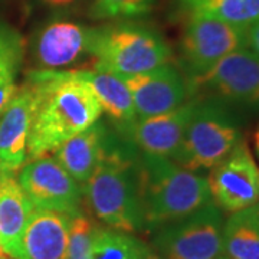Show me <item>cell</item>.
I'll return each mask as SVG.
<instances>
[{
	"instance_id": "cell-29",
	"label": "cell",
	"mask_w": 259,
	"mask_h": 259,
	"mask_svg": "<svg viewBox=\"0 0 259 259\" xmlns=\"http://www.w3.org/2000/svg\"><path fill=\"white\" fill-rule=\"evenodd\" d=\"M218 259H232V258H231V256H228L226 253H222V255H221V256H219Z\"/></svg>"
},
{
	"instance_id": "cell-17",
	"label": "cell",
	"mask_w": 259,
	"mask_h": 259,
	"mask_svg": "<svg viewBox=\"0 0 259 259\" xmlns=\"http://www.w3.org/2000/svg\"><path fill=\"white\" fill-rule=\"evenodd\" d=\"M78 75L87 81L101 104L102 112L108 115L112 128L127 137L137 121L133 98L122 78L100 69H76Z\"/></svg>"
},
{
	"instance_id": "cell-9",
	"label": "cell",
	"mask_w": 259,
	"mask_h": 259,
	"mask_svg": "<svg viewBox=\"0 0 259 259\" xmlns=\"http://www.w3.org/2000/svg\"><path fill=\"white\" fill-rule=\"evenodd\" d=\"M18 183L33 209L71 216L81 213L82 186L54 157L44 156L28 161L19 171Z\"/></svg>"
},
{
	"instance_id": "cell-23",
	"label": "cell",
	"mask_w": 259,
	"mask_h": 259,
	"mask_svg": "<svg viewBox=\"0 0 259 259\" xmlns=\"http://www.w3.org/2000/svg\"><path fill=\"white\" fill-rule=\"evenodd\" d=\"M156 0H91L88 15L95 20L134 19L150 13Z\"/></svg>"
},
{
	"instance_id": "cell-14",
	"label": "cell",
	"mask_w": 259,
	"mask_h": 259,
	"mask_svg": "<svg viewBox=\"0 0 259 259\" xmlns=\"http://www.w3.org/2000/svg\"><path fill=\"white\" fill-rule=\"evenodd\" d=\"M196 102L197 98L192 97L171 111L148 118H137L127 139L144 156L173 158L182 143Z\"/></svg>"
},
{
	"instance_id": "cell-16",
	"label": "cell",
	"mask_w": 259,
	"mask_h": 259,
	"mask_svg": "<svg viewBox=\"0 0 259 259\" xmlns=\"http://www.w3.org/2000/svg\"><path fill=\"white\" fill-rule=\"evenodd\" d=\"M111 133L112 128L98 120L61 144L54 151V158L82 186L101 161Z\"/></svg>"
},
{
	"instance_id": "cell-28",
	"label": "cell",
	"mask_w": 259,
	"mask_h": 259,
	"mask_svg": "<svg viewBox=\"0 0 259 259\" xmlns=\"http://www.w3.org/2000/svg\"><path fill=\"white\" fill-rule=\"evenodd\" d=\"M6 256H8V253H6V252L3 250V248L0 246V258H6Z\"/></svg>"
},
{
	"instance_id": "cell-3",
	"label": "cell",
	"mask_w": 259,
	"mask_h": 259,
	"mask_svg": "<svg viewBox=\"0 0 259 259\" xmlns=\"http://www.w3.org/2000/svg\"><path fill=\"white\" fill-rule=\"evenodd\" d=\"M139 160L146 228L176 222L212 203L207 177L180 167L171 158L140 153Z\"/></svg>"
},
{
	"instance_id": "cell-19",
	"label": "cell",
	"mask_w": 259,
	"mask_h": 259,
	"mask_svg": "<svg viewBox=\"0 0 259 259\" xmlns=\"http://www.w3.org/2000/svg\"><path fill=\"white\" fill-rule=\"evenodd\" d=\"M223 253L232 259H259V207L231 213L223 223Z\"/></svg>"
},
{
	"instance_id": "cell-31",
	"label": "cell",
	"mask_w": 259,
	"mask_h": 259,
	"mask_svg": "<svg viewBox=\"0 0 259 259\" xmlns=\"http://www.w3.org/2000/svg\"><path fill=\"white\" fill-rule=\"evenodd\" d=\"M0 259H8V258H0Z\"/></svg>"
},
{
	"instance_id": "cell-26",
	"label": "cell",
	"mask_w": 259,
	"mask_h": 259,
	"mask_svg": "<svg viewBox=\"0 0 259 259\" xmlns=\"http://www.w3.org/2000/svg\"><path fill=\"white\" fill-rule=\"evenodd\" d=\"M246 47L259 56V20L246 29Z\"/></svg>"
},
{
	"instance_id": "cell-7",
	"label": "cell",
	"mask_w": 259,
	"mask_h": 259,
	"mask_svg": "<svg viewBox=\"0 0 259 259\" xmlns=\"http://www.w3.org/2000/svg\"><path fill=\"white\" fill-rule=\"evenodd\" d=\"M246 47V29L199 15H185L179 62L186 79L200 76L223 56Z\"/></svg>"
},
{
	"instance_id": "cell-13",
	"label": "cell",
	"mask_w": 259,
	"mask_h": 259,
	"mask_svg": "<svg viewBox=\"0 0 259 259\" xmlns=\"http://www.w3.org/2000/svg\"><path fill=\"white\" fill-rule=\"evenodd\" d=\"M91 28L72 20L55 19L45 23L32 40L37 69L59 71L88 55Z\"/></svg>"
},
{
	"instance_id": "cell-30",
	"label": "cell",
	"mask_w": 259,
	"mask_h": 259,
	"mask_svg": "<svg viewBox=\"0 0 259 259\" xmlns=\"http://www.w3.org/2000/svg\"><path fill=\"white\" fill-rule=\"evenodd\" d=\"M150 259H161V258H158V256H156V255H153Z\"/></svg>"
},
{
	"instance_id": "cell-18",
	"label": "cell",
	"mask_w": 259,
	"mask_h": 259,
	"mask_svg": "<svg viewBox=\"0 0 259 259\" xmlns=\"http://www.w3.org/2000/svg\"><path fill=\"white\" fill-rule=\"evenodd\" d=\"M32 210L15 175L0 171V246L12 258L22 256V235Z\"/></svg>"
},
{
	"instance_id": "cell-4",
	"label": "cell",
	"mask_w": 259,
	"mask_h": 259,
	"mask_svg": "<svg viewBox=\"0 0 259 259\" xmlns=\"http://www.w3.org/2000/svg\"><path fill=\"white\" fill-rule=\"evenodd\" d=\"M88 55L95 69L131 76L168 64L173 51L156 29L136 22H118L91 28Z\"/></svg>"
},
{
	"instance_id": "cell-2",
	"label": "cell",
	"mask_w": 259,
	"mask_h": 259,
	"mask_svg": "<svg viewBox=\"0 0 259 259\" xmlns=\"http://www.w3.org/2000/svg\"><path fill=\"white\" fill-rule=\"evenodd\" d=\"M140 153L127 137L112 128L101 161L87 183L82 194L94 216L115 231H143Z\"/></svg>"
},
{
	"instance_id": "cell-20",
	"label": "cell",
	"mask_w": 259,
	"mask_h": 259,
	"mask_svg": "<svg viewBox=\"0 0 259 259\" xmlns=\"http://www.w3.org/2000/svg\"><path fill=\"white\" fill-rule=\"evenodd\" d=\"M177 8L183 15L206 16L243 29L259 20V0H177Z\"/></svg>"
},
{
	"instance_id": "cell-21",
	"label": "cell",
	"mask_w": 259,
	"mask_h": 259,
	"mask_svg": "<svg viewBox=\"0 0 259 259\" xmlns=\"http://www.w3.org/2000/svg\"><path fill=\"white\" fill-rule=\"evenodd\" d=\"M23 56V36L15 28L0 22V115L18 90L16 79Z\"/></svg>"
},
{
	"instance_id": "cell-11",
	"label": "cell",
	"mask_w": 259,
	"mask_h": 259,
	"mask_svg": "<svg viewBox=\"0 0 259 259\" xmlns=\"http://www.w3.org/2000/svg\"><path fill=\"white\" fill-rule=\"evenodd\" d=\"M121 78L131 94L137 118L171 111L189 97L185 75L170 62L148 72Z\"/></svg>"
},
{
	"instance_id": "cell-8",
	"label": "cell",
	"mask_w": 259,
	"mask_h": 259,
	"mask_svg": "<svg viewBox=\"0 0 259 259\" xmlns=\"http://www.w3.org/2000/svg\"><path fill=\"white\" fill-rule=\"evenodd\" d=\"M223 218L209 203L193 214L167 223L156 238L164 259H218L223 253Z\"/></svg>"
},
{
	"instance_id": "cell-25",
	"label": "cell",
	"mask_w": 259,
	"mask_h": 259,
	"mask_svg": "<svg viewBox=\"0 0 259 259\" xmlns=\"http://www.w3.org/2000/svg\"><path fill=\"white\" fill-rule=\"evenodd\" d=\"M40 5L51 10H71L75 6L81 5L83 0H37Z\"/></svg>"
},
{
	"instance_id": "cell-27",
	"label": "cell",
	"mask_w": 259,
	"mask_h": 259,
	"mask_svg": "<svg viewBox=\"0 0 259 259\" xmlns=\"http://www.w3.org/2000/svg\"><path fill=\"white\" fill-rule=\"evenodd\" d=\"M255 148H256V154H258L259 157V128L255 133Z\"/></svg>"
},
{
	"instance_id": "cell-10",
	"label": "cell",
	"mask_w": 259,
	"mask_h": 259,
	"mask_svg": "<svg viewBox=\"0 0 259 259\" xmlns=\"http://www.w3.org/2000/svg\"><path fill=\"white\" fill-rule=\"evenodd\" d=\"M212 202L228 213L259 203V166L246 141L242 140L207 177Z\"/></svg>"
},
{
	"instance_id": "cell-1",
	"label": "cell",
	"mask_w": 259,
	"mask_h": 259,
	"mask_svg": "<svg viewBox=\"0 0 259 259\" xmlns=\"http://www.w3.org/2000/svg\"><path fill=\"white\" fill-rule=\"evenodd\" d=\"M26 78L36 91L28 139V161L54 153L102 115L97 95L76 69H35Z\"/></svg>"
},
{
	"instance_id": "cell-32",
	"label": "cell",
	"mask_w": 259,
	"mask_h": 259,
	"mask_svg": "<svg viewBox=\"0 0 259 259\" xmlns=\"http://www.w3.org/2000/svg\"><path fill=\"white\" fill-rule=\"evenodd\" d=\"M258 207H259V203H258Z\"/></svg>"
},
{
	"instance_id": "cell-22",
	"label": "cell",
	"mask_w": 259,
	"mask_h": 259,
	"mask_svg": "<svg viewBox=\"0 0 259 259\" xmlns=\"http://www.w3.org/2000/svg\"><path fill=\"white\" fill-rule=\"evenodd\" d=\"M153 255L141 239L111 228H97L90 250V259H150Z\"/></svg>"
},
{
	"instance_id": "cell-6",
	"label": "cell",
	"mask_w": 259,
	"mask_h": 259,
	"mask_svg": "<svg viewBox=\"0 0 259 259\" xmlns=\"http://www.w3.org/2000/svg\"><path fill=\"white\" fill-rule=\"evenodd\" d=\"M189 97H207L236 108L259 104V56L249 48L236 49L200 76L186 79Z\"/></svg>"
},
{
	"instance_id": "cell-24",
	"label": "cell",
	"mask_w": 259,
	"mask_h": 259,
	"mask_svg": "<svg viewBox=\"0 0 259 259\" xmlns=\"http://www.w3.org/2000/svg\"><path fill=\"white\" fill-rule=\"evenodd\" d=\"M97 225L82 213L74 214L69 226L68 241V258L66 259H90V250L93 243Z\"/></svg>"
},
{
	"instance_id": "cell-5",
	"label": "cell",
	"mask_w": 259,
	"mask_h": 259,
	"mask_svg": "<svg viewBox=\"0 0 259 259\" xmlns=\"http://www.w3.org/2000/svg\"><path fill=\"white\" fill-rule=\"evenodd\" d=\"M197 102L187 122L173 161L190 171H210L241 143V118L223 102L196 97Z\"/></svg>"
},
{
	"instance_id": "cell-12",
	"label": "cell",
	"mask_w": 259,
	"mask_h": 259,
	"mask_svg": "<svg viewBox=\"0 0 259 259\" xmlns=\"http://www.w3.org/2000/svg\"><path fill=\"white\" fill-rule=\"evenodd\" d=\"M36 102L32 81L16 90L0 115V171L15 175L28 161V139Z\"/></svg>"
},
{
	"instance_id": "cell-15",
	"label": "cell",
	"mask_w": 259,
	"mask_h": 259,
	"mask_svg": "<svg viewBox=\"0 0 259 259\" xmlns=\"http://www.w3.org/2000/svg\"><path fill=\"white\" fill-rule=\"evenodd\" d=\"M68 213L33 209L22 235L20 259H66L69 226Z\"/></svg>"
}]
</instances>
